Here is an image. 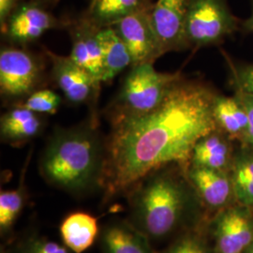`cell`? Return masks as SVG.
Segmentation results:
<instances>
[{"instance_id":"obj_17","label":"cell","mask_w":253,"mask_h":253,"mask_svg":"<svg viewBox=\"0 0 253 253\" xmlns=\"http://www.w3.org/2000/svg\"><path fill=\"white\" fill-rule=\"evenodd\" d=\"M32 149L29 151L25 165L22 169L17 188L13 190H1L0 193V236L5 247L15 237L14 226L28 201L26 176Z\"/></svg>"},{"instance_id":"obj_20","label":"cell","mask_w":253,"mask_h":253,"mask_svg":"<svg viewBox=\"0 0 253 253\" xmlns=\"http://www.w3.org/2000/svg\"><path fill=\"white\" fill-rule=\"evenodd\" d=\"M152 7L150 0H90L84 16L96 27L103 28L114 26L136 11Z\"/></svg>"},{"instance_id":"obj_5","label":"cell","mask_w":253,"mask_h":253,"mask_svg":"<svg viewBox=\"0 0 253 253\" xmlns=\"http://www.w3.org/2000/svg\"><path fill=\"white\" fill-rule=\"evenodd\" d=\"M227 0H189L185 35L189 48L217 45L240 28Z\"/></svg>"},{"instance_id":"obj_31","label":"cell","mask_w":253,"mask_h":253,"mask_svg":"<svg viewBox=\"0 0 253 253\" xmlns=\"http://www.w3.org/2000/svg\"><path fill=\"white\" fill-rule=\"evenodd\" d=\"M244 253H253V243L248 247V249L245 251Z\"/></svg>"},{"instance_id":"obj_30","label":"cell","mask_w":253,"mask_h":253,"mask_svg":"<svg viewBox=\"0 0 253 253\" xmlns=\"http://www.w3.org/2000/svg\"><path fill=\"white\" fill-rule=\"evenodd\" d=\"M35 1H38L41 4L44 5V4H55L58 0H35Z\"/></svg>"},{"instance_id":"obj_23","label":"cell","mask_w":253,"mask_h":253,"mask_svg":"<svg viewBox=\"0 0 253 253\" xmlns=\"http://www.w3.org/2000/svg\"><path fill=\"white\" fill-rule=\"evenodd\" d=\"M1 253H73L65 245L59 244L41 235L35 230L15 236L2 247Z\"/></svg>"},{"instance_id":"obj_25","label":"cell","mask_w":253,"mask_h":253,"mask_svg":"<svg viewBox=\"0 0 253 253\" xmlns=\"http://www.w3.org/2000/svg\"><path fill=\"white\" fill-rule=\"evenodd\" d=\"M61 104V98L54 91L41 88L27 96L23 101L16 102L13 106L28 109L39 115H54Z\"/></svg>"},{"instance_id":"obj_18","label":"cell","mask_w":253,"mask_h":253,"mask_svg":"<svg viewBox=\"0 0 253 253\" xmlns=\"http://www.w3.org/2000/svg\"><path fill=\"white\" fill-rule=\"evenodd\" d=\"M213 114L217 128L232 141L244 144L249 128V118L244 104L237 94L235 93L232 97L217 94Z\"/></svg>"},{"instance_id":"obj_3","label":"cell","mask_w":253,"mask_h":253,"mask_svg":"<svg viewBox=\"0 0 253 253\" xmlns=\"http://www.w3.org/2000/svg\"><path fill=\"white\" fill-rule=\"evenodd\" d=\"M98 118L72 127H56L40 160L43 179L74 196L102 190L106 139L98 129Z\"/></svg>"},{"instance_id":"obj_12","label":"cell","mask_w":253,"mask_h":253,"mask_svg":"<svg viewBox=\"0 0 253 253\" xmlns=\"http://www.w3.org/2000/svg\"><path fill=\"white\" fill-rule=\"evenodd\" d=\"M72 39L71 57L75 63L102 84L103 59L99 42L100 27L93 25L84 16L72 22L68 26Z\"/></svg>"},{"instance_id":"obj_29","label":"cell","mask_w":253,"mask_h":253,"mask_svg":"<svg viewBox=\"0 0 253 253\" xmlns=\"http://www.w3.org/2000/svg\"><path fill=\"white\" fill-rule=\"evenodd\" d=\"M252 3V14L249 18L244 21H241L240 28L245 33H253V0H251Z\"/></svg>"},{"instance_id":"obj_11","label":"cell","mask_w":253,"mask_h":253,"mask_svg":"<svg viewBox=\"0 0 253 253\" xmlns=\"http://www.w3.org/2000/svg\"><path fill=\"white\" fill-rule=\"evenodd\" d=\"M189 0H158L151 10V21L163 54L189 49L185 24Z\"/></svg>"},{"instance_id":"obj_27","label":"cell","mask_w":253,"mask_h":253,"mask_svg":"<svg viewBox=\"0 0 253 253\" xmlns=\"http://www.w3.org/2000/svg\"><path fill=\"white\" fill-rule=\"evenodd\" d=\"M235 93L237 94L240 100H242L249 118V128H248L244 144L242 145H250L253 147V96L245 94L240 91L235 90Z\"/></svg>"},{"instance_id":"obj_13","label":"cell","mask_w":253,"mask_h":253,"mask_svg":"<svg viewBox=\"0 0 253 253\" xmlns=\"http://www.w3.org/2000/svg\"><path fill=\"white\" fill-rule=\"evenodd\" d=\"M187 175L207 209L218 212L235 198L229 172L204 167L187 166Z\"/></svg>"},{"instance_id":"obj_15","label":"cell","mask_w":253,"mask_h":253,"mask_svg":"<svg viewBox=\"0 0 253 253\" xmlns=\"http://www.w3.org/2000/svg\"><path fill=\"white\" fill-rule=\"evenodd\" d=\"M235 150L232 140L216 128L198 140L189 164L229 172Z\"/></svg>"},{"instance_id":"obj_9","label":"cell","mask_w":253,"mask_h":253,"mask_svg":"<svg viewBox=\"0 0 253 253\" xmlns=\"http://www.w3.org/2000/svg\"><path fill=\"white\" fill-rule=\"evenodd\" d=\"M43 6L35 0L21 2L1 28L2 34L14 44L26 45L48 30L69 26V22L54 17Z\"/></svg>"},{"instance_id":"obj_16","label":"cell","mask_w":253,"mask_h":253,"mask_svg":"<svg viewBox=\"0 0 253 253\" xmlns=\"http://www.w3.org/2000/svg\"><path fill=\"white\" fill-rule=\"evenodd\" d=\"M45 126L41 115L28 109L13 106L0 119L1 141L19 147L40 135Z\"/></svg>"},{"instance_id":"obj_4","label":"cell","mask_w":253,"mask_h":253,"mask_svg":"<svg viewBox=\"0 0 253 253\" xmlns=\"http://www.w3.org/2000/svg\"><path fill=\"white\" fill-rule=\"evenodd\" d=\"M181 77L179 72L160 73L151 63L131 67L117 96L106 108L111 125L157 108Z\"/></svg>"},{"instance_id":"obj_28","label":"cell","mask_w":253,"mask_h":253,"mask_svg":"<svg viewBox=\"0 0 253 253\" xmlns=\"http://www.w3.org/2000/svg\"><path fill=\"white\" fill-rule=\"evenodd\" d=\"M20 0H0V27L3 28L12 11L17 8Z\"/></svg>"},{"instance_id":"obj_26","label":"cell","mask_w":253,"mask_h":253,"mask_svg":"<svg viewBox=\"0 0 253 253\" xmlns=\"http://www.w3.org/2000/svg\"><path fill=\"white\" fill-rule=\"evenodd\" d=\"M229 66L235 90L253 96V64L236 65L229 61Z\"/></svg>"},{"instance_id":"obj_7","label":"cell","mask_w":253,"mask_h":253,"mask_svg":"<svg viewBox=\"0 0 253 253\" xmlns=\"http://www.w3.org/2000/svg\"><path fill=\"white\" fill-rule=\"evenodd\" d=\"M206 232L215 253H244L253 241V209L227 207L207 222Z\"/></svg>"},{"instance_id":"obj_8","label":"cell","mask_w":253,"mask_h":253,"mask_svg":"<svg viewBox=\"0 0 253 253\" xmlns=\"http://www.w3.org/2000/svg\"><path fill=\"white\" fill-rule=\"evenodd\" d=\"M44 51L51 61L52 80L62 91L66 100L75 105L88 104L96 112L101 84L75 63L71 56L54 54L46 48Z\"/></svg>"},{"instance_id":"obj_2","label":"cell","mask_w":253,"mask_h":253,"mask_svg":"<svg viewBox=\"0 0 253 253\" xmlns=\"http://www.w3.org/2000/svg\"><path fill=\"white\" fill-rule=\"evenodd\" d=\"M187 166L169 164L148 173L126 192V220L150 241L204 227L207 208L187 175Z\"/></svg>"},{"instance_id":"obj_1","label":"cell","mask_w":253,"mask_h":253,"mask_svg":"<svg viewBox=\"0 0 253 253\" xmlns=\"http://www.w3.org/2000/svg\"><path fill=\"white\" fill-rule=\"evenodd\" d=\"M216 96L206 83L181 77L157 108L112 125L106 138L104 201L126 194L163 166L189 165L198 140L217 128Z\"/></svg>"},{"instance_id":"obj_24","label":"cell","mask_w":253,"mask_h":253,"mask_svg":"<svg viewBox=\"0 0 253 253\" xmlns=\"http://www.w3.org/2000/svg\"><path fill=\"white\" fill-rule=\"evenodd\" d=\"M205 228L190 230L176 236L171 244L159 253H215Z\"/></svg>"},{"instance_id":"obj_19","label":"cell","mask_w":253,"mask_h":253,"mask_svg":"<svg viewBox=\"0 0 253 253\" xmlns=\"http://www.w3.org/2000/svg\"><path fill=\"white\" fill-rule=\"evenodd\" d=\"M59 233L63 244L69 250L73 253H83L99 238L98 218L87 212H73L64 217Z\"/></svg>"},{"instance_id":"obj_10","label":"cell","mask_w":253,"mask_h":253,"mask_svg":"<svg viewBox=\"0 0 253 253\" xmlns=\"http://www.w3.org/2000/svg\"><path fill=\"white\" fill-rule=\"evenodd\" d=\"M152 8L136 11L112 26L131 54L132 67L154 64L163 55L151 21Z\"/></svg>"},{"instance_id":"obj_14","label":"cell","mask_w":253,"mask_h":253,"mask_svg":"<svg viewBox=\"0 0 253 253\" xmlns=\"http://www.w3.org/2000/svg\"><path fill=\"white\" fill-rule=\"evenodd\" d=\"M99 242L102 253H156L149 238L126 219L108 222L100 231Z\"/></svg>"},{"instance_id":"obj_21","label":"cell","mask_w":253,"mask_h":253,"mask_svg":"<svg viewBox=\"0 0 253 253\" xmlns=\"http://www.w3.org/2000/svg\"><path fill=\"white\" fill-rule=\"evenodd\" d=\"M98 37L103 59L102 83H109L127 67H132V57L125 42L113 27L100 28Z\"/></svg>"},{"instance_id":"obj_22","label":"cell","mask_w":253,"mask_h":253,"mask_svg":"<svg viewBox=\"0 0 253 253\" xmlns=\"http://www.w3.org/2000/svg\"><path fill=\"white\" fill-rule=\"evenodd\" d=\"M229 175L237 203L253 209V146L240 145L235 149Z\"/></svg>"},{"instance_id":"obj_6","label":"cell","mask_w":253,"mask_h":253,"mask_svg":"<svg viewBox=\"0 0 253 253\" xmlns=\"http://www.w3.org/2000/svg\"><path fill=\"white\" fill-rule=\"evenodd\" d=\"M44 66L40 57L27 50L4 47L0 51V91L9 100H25L41 89Z\"/></svg>"}]
</instances>
